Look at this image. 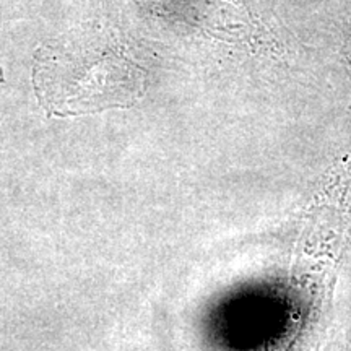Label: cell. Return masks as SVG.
<instances>
[{"label":"cell","mask_w":351,"mask_h":351,"mask_svg":"<svg viewBox=\"0 0 351 351\" xmlns=\"http://www.w3.org/2000/svg\"><path fill=\"white\" fill-rule=\"evenodd\" d=\"M33 85L49 116H82L137 104L147 91V72L114 33L75 29L39 47Z\"/></svg>","instance_id":"6da1fadb"}]
</instances>
